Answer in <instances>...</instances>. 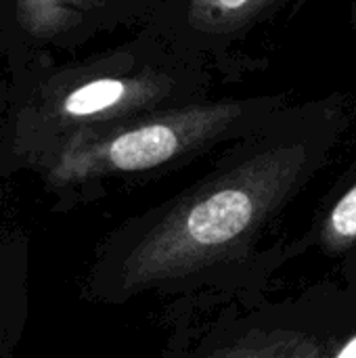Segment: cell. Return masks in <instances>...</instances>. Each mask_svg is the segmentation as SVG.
I'll use <instances>...</instances> for the list:
<instances>
[{
    "mask_svg": "<svg viewBox=\"0 0 356 358\" xmlns=\"http://www.w3.org/2000/svg\"><path fill=\"white\" fill-rule=\"evenodd\" d=\"M355 329V317L317 285L292 300L256 298L220 308L212 321L176 325L162 358H338Z\"/></svg>",
    "mask_w": 356,
    "mask_h": 358,
    "instance_id": "7a4b0ae2",
    "label": "cell"
},
{
    "mask_svg": "<svg viewBox=\"0 0 356 358\" xmlns=\"http://www.w3.org/2000/svg\"><path fill=\"white\" fill-rule=\"evenodd\" d=\"M327 138L256 141L206 178L126 222L94 275L103 300H162L174 325L212 306L256 300L287 264L277 239L290 206L327 155Z\"/></svg>",
    "mask_w": 356,
    "mask_h": 358,
    "instance_id": "6da1fadb",
    "label": "cell"
},
{
    "mask_svg": "<svg viewBox=\"0 0 356 358\" xmlns=\"http://www.w3.org/2000/svg\"><path fill=\"white\" fill-rule=\"evenodd\" d=\"M273 0H189V19L206 31H227L243 25Z\"/></svg>",
    "mask_w": 356,
    "mask_h": 358,
    "instance_id": "8992f818",
    "label": "cell"
},
{
    "mask_svg": "<svg viewBox=\"0 0 356 358\" xmlns=\"http://www.w3.org/2000/svg\"><path fill=\"white\" fill-rule=\"evenodd\" d=\"M243 117L241 103H199L86 130L57 147L48 176L69 187L151 172L227 138Z\"/></svg>",
    "mask_w": 356,
    "mask_h": 358,
    "instance_id": "3957f363",
    "label": "cell"
},
{
    "mask_svg": "<svg viewBox=\"0 0 356 358\" xmlns=\"http://www.w3.org/2000/svg\"><path fill=\"white\" fill-rule=\"evenodd\" d=\"M82 0H17L21 27L36 38H52L71 25Z\"/></svg>",
    "mask_w": 356,
    "mask_h": 358,
    "instance_id": "52a82bcc",
    "label": "cell"
},
{
    "mask_svg": "<svg viewBox=\"0 0 356 358\" xmlns=\"http://www.w3.org/2000/svg\"><path fill=\"white\" fill-rule=\"evenodd\" d=\"M302 254L323 262L327 277L321 285L356 319V178L304 235L287 245V264Z\"/></svg>",
    "mask_w": 356,
    "mask_h": 358,
    "instance_id": "5b68a950",
    "label": "cell"
},
{
    "mask_svg": "<svg viewBox=\"0 0 356 358\" xmlns=\"http://www.w3.org/2000/svg\"><path fill=\"white\" fill-rule=\"evenodd\" d=\"M164 80L153 76L128 78H97L67 90L52 107V122L65 130L67 138L73 134L111 126L134 117L141 109L157 103L166 90ZM61 143V145H63Z\"/></svg>",
    "mask_w": 356,
    "mask_h": 358,
    "instance_id": "277c9868",
    "label": "cell"
}]
</instances>
